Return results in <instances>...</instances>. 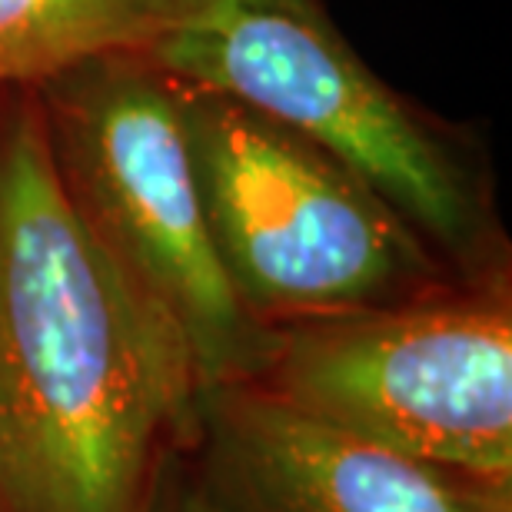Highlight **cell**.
Returning <instances> with one entry per match:
<instances>
[{
	"mask_svg": "<svg viewBox=\"0 0 512 512\" xmlns=\"http://www.w3.org/2000/svg\"><path fill=\"white\" fill-rule=\"evenodd\" d=\"M197 393L177 330L60 190L34 90H4L0 512H140Z\"/></svg>",
	"mask_w": 512,
	"mask_h": 512,
	"instance_id": "1",
	"label": "cell"
},
{
	"mask_svg": "<svg viewBox=\"0 0 512 512\" xmlns=\"http://www.w3.org/2000/svg\"><path fill=\"white\" fill-rule=\"evenodd\" d=\"M150 54L340 160L459 280L512 276L483 140L386 84L323 0H200Z\"/></svg>",
	"mask_w": 512,
	"mask_h": 512,
	"instance_id": "2",
	"label": "cell"
},
{
	"mask_svg": "<svg viewBox=\"0 0 512 512\" xmlns=\"http://www.w3.org/2000/svg\"><path fill=\"white\" fill-rule=\"evenodd\" d=\"M30 90L60 190L177 330L200 389L256 380L273 330L213 253L173 77L150 50H107Z\"/></svg>",
	"mask_w": 512,
	"mask_h": 512,
	"instance_id": "3",
	"label": "cell"
},
{
	"mask_svg": "<svg viewBox=\"0 0 512 512\" xmlns=\"http://www.w3.org/2000/svg\"><path fill=\"white\" fill-rule=\"evenodd\" d=\"M173 84L213 253L256 323L276 330L459 280L316 143L227 94Z\"/></svg>",
	"mask_w": 512,
	"mask_h": 512,
	"instance_id": "4",
	"label": "cell"
},
{
	"mask_svg": "<svg viewBox=\"0 0 512 512\" xmlns=\"http://www.w3.org/2000/svg\"><path fill=\"white\" fill-rule=\"evenodd\" d=\"M253 383L370 443L512 483V276L276 326Z\"/></svg>",
	"mask_w": 512,
	"mask_h": 512,
	"instance_id": "5",
	"label": "cell"
},
{
	"mask_svg": "<svg viewBox=\"0 0 512 512\" xmlns=\"http://www.w3.org/2000/svg\"><path fill=\"white\" fill-rule=\"evenodd\" d=\"M183 453L217 512H512V483L370 443L253 380L200 389Z\"/></svg>",
	"mask_w": 512,
	"mask_h": 512,
	"instance_id": "6",
	"label": "cell"
},
{
	"mask_svg": "<svg viewBox=\"0 0 512 512\" xmlns=\"http://www.w3.org/2000/svg\"><path fill=\"white\" fill-rule=\"evenodd\" d=\"M200 0H0V94L107 50H150Z\"/></svg>",
	"mask_w": 512,
	"mask_h": 512,
	"instance_id": "7",
	"label": "cell"
},
{
	"mask_svg": "<svg viewBox=\"0 0 512 512\" xmlns=\"http://www.w3.org/2000/svg\"><path fill=\"white\" fill-rule=\"evenodd\" d=\"M140 512H217L210 499L203 496L197 479H193V469L187 463L183 446L170 449V453L163 456Z\"/></svg>",
	"mask_w": 512,
	"mask_h": 512,
	"instance_id": "8",
	"label": "cell"
}]
</instances>
